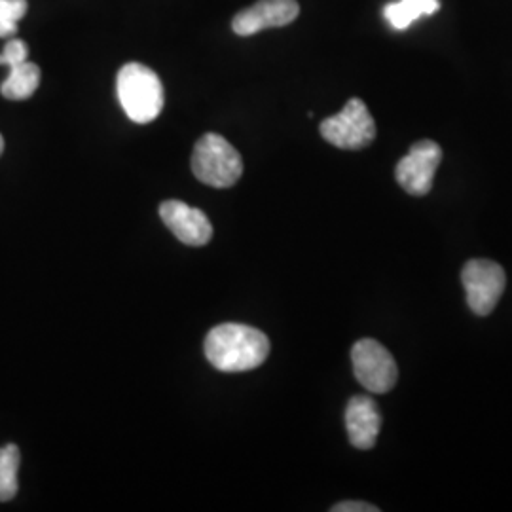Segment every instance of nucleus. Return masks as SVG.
Instances as JSON below:
<instances>
[{
  "label": "nucleus",
  "mask_w": 512,
  "mask_h": 512,
  "mask_svg": "<svg viewBox=\"0 0 512 512\" xmlns=\"http://www.w3.org/2000/svg\"><path fill=\"white\" fill-rule=\"evenodd\" d=\"M351 363H353L355 378L370 393L384 395L397 384L399 370L393 355L380 342L372 338L359 340L353 346Z\"/></svg>",
  "instance_id": "5"
},
{
  "label": "nucleus",
  "mask_w": 512,
  "mask_h": 512,
  "mask_svg": "<svg viewBox=\"0 0 512 512\" xmlns=\"http://www.w3.org/2000/svg\"><path fill=\"white\" fill-rule=\"evenodd\" d=\"M29 55V48L23 40H8V44L4 46L2 54H0V65H6L8 69L27 61Z\"/></svg>",
  "instance_id": "15"
},
{
  "label": "nucleus",
  "mask_w": 512,
  "mask_h": 512,
  "mask_svg": "<svg viewBox=\"0 0 512 512\" xmlns=\"http://www.w3.org/2000/svg\"><path fill=\"white\" fill-rule=\"evenodd\" d=\"M205 357L220 372H247L270 355V340L262 330L239 323H224L205 338Z\"/></svg>",
  "instance_id": "1"
},
{
  "label": "nucleus",
  "mask_w": 512,
  "mask_h": 512,
  "mask_svg": "<svg viewBox=\"0 0 512 512\" xmlns=\"http://www.w3.org/2000/svg\"><path fill=\"white\" fill-rule=\"evenodd\" d=\"M461 279L469 308L476 315H490L507 285L505 270L492 260H469Z\"/></svg>",
  "instance_id": "6"
},
{
  "label": "nucleus",
  "mask_w": 512,
  "mask_h": 512,
  "mask_svg": "<svg viewBox=\"0 0 512 512\" xmlns=\"http://www.w3.org/2000/svg\"><path fill=\"white\" fill-rule=\"evenodd\" d=\"M27 14V0H0V38L14 37Z\"/></svg>",
  "instance_id": "14"
},
{
  "label": "nucleus",
  "mask_w": 512,
  "mask_h": 512,
  "mask_svg": "<svg viewBox=\"0 0 512 512\" xmlns=\"http://www.w3.org/2000/svg\"><path fill=\"white\" fill-rule=\"evenodd\" d=\"M40 86V69L31 61H23L10 67L8 78L2 82L0 93L10 101H25Z\"/></svg>",
  "instance_id": "11"
},
{
  "label": "nucleus",
  "mask_w": 512,
  "mask_h": 512,
  "mask_svg": "<svg viewBox=\"0 0 512 512\" xmlns=\"http://www.w3.org/2000/svg\"><path fill=\"white\" fill-rule=\"evenodd\" d=\"M323 139L342 150H361L376 139V122L361 99H349L338 114L321 122Z\"/></svg>",
  "instance_id": "4"
},
{
  "label": "nucleus",
  "mask_w": 512,
  "mask_h": 512,
  "mask_svg": "<svg viewBox=\"0 0 512 512\" xmlns=\"http://www.w3.org/2000/svg\"><path fill=\"white\" fill-rule=\"evenodd\" d=\"M440 8L439 0H401L385 6V19L399 31L408 29L421 16L435 14Z\"/></svg>",
  "instance_id": "12"
},
{
  "label": "nucleus",
  "mask_w": 512,
  "mask_h": 512,
  "mask_svg": "<svg viewBox=\"0 0 512 512\" xmlns=\"http://www.w3.org/2000/svg\"><path fill=\"white\" fill-rule=\"evenodd\" d=\"M300 14L296 0H258L232 19V29L239 37H251L270 27H285Z\"/></svg>",
  "instance_id": "8"
},
{
  "label": "nucleus",
  "mask_w": 512,
  "mask_h": 512,
  "mask_svg": "<svg viewBox=\"0 0 512 512\" xmlns=\"http://www.w3.org/2000/svg\"><path fill=\"white\" fill-rule=\"evenodd\" d=\"M380 509L361 501H344L332 507V512H378Z\"/></svg>",
  "instance_id": "16"
},
{
  "label": "nucleus",
  "mask_w": 512,
  "mask_h": 512,
  "mask_svg": "<svg viewBox=\"0 0 512 512\" xmlns=\"http://www.w3.org/2000/svg\"><path fill=\"white\" fill-rule=\"evenodd\" d=\"M118 99L135 124L154 122L164 109V86L160 76L141 63H128L116 80Z\"/></svg>",
  "instance_id": "2"
},
{
  "label": "nucleus",
  "mask_w": 512,
  "mask_h": 512,
  "mask_svg": "<svg viewBox=\"0 0 512 512\" xmlns=\"http://www.w3.org/2000/svg\"><path fill=\"white\" fill-rule=\"evenodd\" d=\"M2 150H4V139H2V135H0V154H2Z\"/></svg>",
  "instance_id": "17"
},
{
  "label": "nucleus",
  "mask_w": 512,
  "mask_h": 512,
  "mask_svg": "<svg viewBox=\"0 0 512 512\" xmlns=\"http://www.w3.org/2000/svg\"><path fill=\"white\" fill-rule=\"evenodd\" d=\"M21 452L16 444L0 448V501H10L18 494V471Z\"/></svg>",
  "instance_id": "13"
},
{
  "label": "nucleus",
  "mask_w": 512,
  "mask_h": 512,
  "mask_svg": "<svg viewBox=\"0 0 512 512\" xmlns=\"http://www.w3.org/2000/svg\"><path fill=\"white\" fill-rule=\"evenodd\" d=\"M160 217L173 236L190 247H203L213 238L211 220L202 209L190 207L179 200H167L160 205Z\"/></svg>",
  "instance_id": "9"
},
{
  "label": "nucleus",
  "mask_w": 512,
  "mask_h": 512,
  "mask_svg": "<svg viewBox=\"0 0 512 512\" xmlns=\"http://www.w3.org/2000/svg\"><path fill=\"white\" fill-rule=\"evenodd\" d=\"M442 160V148L429 139L412 145L410 152L397 164L395 177L410 196H427Z\"/></svg>",
  "instance_id": "7"
},
{
  "label": "nucleus",
  "mask_w": 512,
  "mask_h": 512,
  "mask_svg": "<svg viewBox=\"0 0 512 512\" xmlns=\"http://www.w3.org/2000/svg\"><path fill=\"white\" fill-rule=\"evenodd\" d=\"M192 171L198 181L213 188H230L243 175L238 150L217 133H205L192 154Z\"/></svg>",
  "instance_id": "3"
},
{
  "label": "nucleus",
  "mask_w": 512,
  "mask_h": 512,
  "mask_svg": "<svg viewBox=\"0 0 512 512\" xmlns=\"http://www.w3.org/2000/svg\"><path fill=\"white\" fill-rule=\"evenodd\" d=\"M346 429L349 442L359 450H370L376 446V440L382 429V414L374 399L357 395L346 408Z\"/></svg>",
  "instance_id": "10"
}]
</instances>
